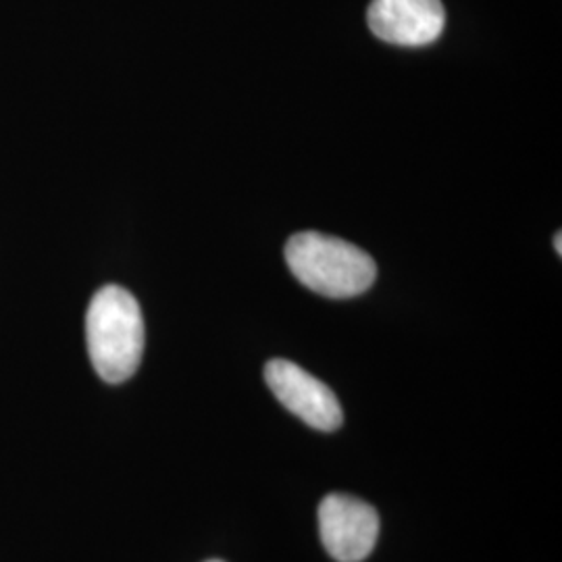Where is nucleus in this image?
Returning a JSON list of instances; mask_svg holds the SVG:
<instances>
[{"instance_id":"nucleus-5","label":"nucleus","mask_w":562,"mask_h":562,"mask_svg":"<svg viewBox=\"0 0 562 562\" xmlns=\"http://www.w3.org/2000/svg\"><path fill=\"white\" fill-rule=\"evenodd\" d=\"M369 30L383 42L425 46L442 36V0H373L367 11Z\"/></svg>"},{"instance_id":"nucleus-3","label":"nucleus","mask_w":562,"mask_h":562,"mask_svg":"<svg viewBox=\"0 0 562 562\" xmlns=\"http://www.w3.org/2000/svg\"><path fill=\"white\" fill-rule=\"evenodd\" d=\"M319 533L334 561L361 562L380 538V515L355 496L329 494L319 506Z\"/></svg>"},{"instance_id":"nucleus-4","label":"nucleus","mask_w":562,"mask_h":562,"mask_svg":"<svg viewBox=\"0 0 562 562\" xmlns=\"http://www.w3.org/2000/svg\"><path fill=\"white\" fill-rule=\"evenodd\" d=\"M265 380L276 398L306 425L322 431L340 427L341 406L336 394L296 362L283 359L267 362Z\"/></svg>"},{"instance_id":"nucleus-1","label":"nucleus","mask_w":562,"mask_h":562,"mask_svg":"<svg viewBox=\"0 0 562 562\" xmlns=\"http://www.w3.org/2000/svg\"><path fill=\"white\" fill-rule=\"evenodd\" d=\"M86 340L94 371L106 383L127 382L140 367L144 319L140 304L120 285H104L88 306Z\"/></svg>"},{"instance_id":"nucleus-6","label":"nucleus","mask_w":562,"mask_h":562,"mask_svg":"<svg viewBox=\"0 0 562 562\" xmlns=\"http://www.w3.org/2000/svg\"><path fill=\"white\" fill-rule=\"evenodd\" d=\"M562 238H561V234H557V238H554V246H557V252H559V255H562Z\"/></svg>"},{"instance_id":"nucleus-7","label":"nucleus","mask_w":562,"mask_h":562,"mask_svg":"<svg viewBox=\"0 0 562 562\" xmlns=\"http://www.w3.org/2000/svg\"><path fill=\"white\" fill-rule=\"evenodd\" d=\"M209 562H223V561H209Z\"/></svg>"},{"instance_id":"nucleus-2","label":"nucleus","mask_w":562,"mask_h":562,"mask_svg":"<svg viewBox=\"0 0 562 562\" xmlns=\"http://www.w3.org/2000/svg\"><path fill=\"white\" fill-rule=\"evenodd\" d=\"M285 262L296 280L327 299H352L378 278V265L350 241L302 232L285 244Z\"/></svg>"}]
</instances>
